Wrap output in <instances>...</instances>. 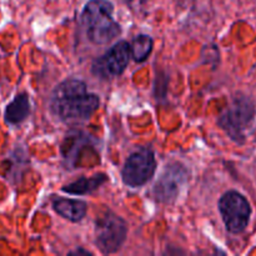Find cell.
<instances>
[{
  "label": "cell",
  "instance_id": "obj_2",
  "mask_svg": "<svg viewBox=\"0 0 256 256\" xmlns=\"http://www.w3.org/2000/svg\"><path fill=\"white\" fill-rule=\"evenodd\" d=\"M112 2L108 0H90L82 12V22L90 42L104 45L120 34V25L112 18Z\"/></svg>",
  "mask_w": 256,
  "mask_h": 256
},
{
  "label": "cell",
  "instance_id": "obj_4",
  "mask_svg": "<svg viewBox=\"0 0 256 256\" xmlns=\"http://www.w3.org/2000/svg\"><path fill=\"white\" fill-rule=\"evenodd\" d=\"M128 228L124 220L118 215L108 212L100 216L95 224V240L105 254L118 252L126 239Z\"/></svg>",
  "mask_w": 256,
  "mask_h": 256
},
{
  "label": "cell",
  "instance_id": "obj_7",
  "mask_svg": "<svg viewBox=\"0 0 256 256\" xmlns=\"http://www.w3.org/2000/svg\"><path fill=\"white\" fill-rule=\"evenodd\" d=\"M130 56V45L126 42H119L110 48L102 58L95 60L92 72L95 75L105 79L119 76L128 66Z\"/></svg>",
  "mask_w": 256,
  "mask_h": 256
},
{
  "label": "cell",
  "instance_id": "obj_8",
  "mask_svg": "<svg viewBox=\"0 0 256 256\" xmlns=\"http://www.w3.org/2000/svg\"><path fill=\"white\" fill-rule=\"evenodd\" d=\"M188 180V170L182 164H172L165 169L154 186V196L160 202H172L176 199Z\"/></svg>",
  "mask_w": 256,
  "mask_h": 256
},
{
  "label": "cell",
  "instance_id": "obj_12",
  "mask_svg": "<svg viewBox=\"0 0 256 256\" xmlns=\"http://www.w3.org/2000/svg\"><path fill=\"white\" fill-rule=\"evenodd\" d=\"M152 50V40L148 35H140L132 40L130 45V52L135 62H144L148 59Z\"/></svg>",
  "mask_w": 256,
  "mask_h": 256
},
{
  "label": "cell",
  "instance_id": "obj_1",
  "mask_svg": "<svg viewBox=\"0 0 256 256\" xmlns=\"http://www.w3.org/2000/svg\"><path fill=\"white\" fill-rule=\"evenodd\" d=\"M52 112L65 122H82L99 108L98 95L88 92L86 85L78 79H68L55 88L50 99Z\"/></svg>",
  "mask_w": 256,
  "mask_h": 256
},
{
  "label": "cell",
  "instance_id": "obj_6",
  "mask_svg": "<svg viewBox=\"0 0 256 256\" xmlns=\"http://www.w3.org/2000/svg\"><path fill=\"white\" fill-rule=\"evenodd\" d=\"M156 162L149 149H140L132 154L122 169V180L132 188L142 186L149 182L155 172Z\"/></svg>",
  "mask_w": 256,
  "mask_h": 256
},
{
  "label": "cell",
  "instance_id": "obj_9",
  "mask_svg": "<svg viewBox=\"0 0 256 256\" xmlns=\"http://www.w3.org/2000/svg\"><path fill=\"white\" fill-rule=\"evenodd\" d=\"M52 206L58 214L70 222H80L86 214V204L80 200L58 198L52 202Z\"/></svg>",
  "mask_w": 256,
  "mask_h": 256
},
{
  "label": "cell",
  "instance_id": "obj_11",
  "mask_svg": "<svg viewBox=\"0 0 256 256\" xmlns=\"http://www.w3.org/2000/svg\"><path fill=\"white\" fill-rule=\"evenodd\" d=\"M105 182H106V178H105L104 175H95L94 178H90V179L82 178V179L78 180V182L62 188V190L66 192H70V194L82 195L94 192V190H96L100 185L104 184Z\"/></svg>",
  "mask_w": 256,
  "mask_h": 256
},
{
  "label": "cell",
  "instance_id": "obj_3",
  "mask_svg": "<svg viewBox=\"0 0 256 256\" xmlns=\"http://www.w3.org/2000/svg\"><path fill=\"white\" fill-rule=\"evenodd\" d=\"M255 116V106L248 98L240 96L226 108L219 118V125L236 142L245 139V130Z\"/></svg>",
  "mask_w": 256,
  "mask_h": 256
},
{
  "label": "cell",
  "instance_id": "obj_5",
  "mask_svg": "<svg viewBox=\"0 0 256 256\" xmlns=\"http://www.w3.org/2000/svg\"><path fill=\"white\" fill-rule=\"evenodd\" d=\"M220 214L225 226L232 234L244 232L250 220L252 209L248 200L238 192H228L219 202Z\"/></svg>",
  "mask_w": 256,
  "mask_h": 256
},
{
  "label": "cell",
  "instance_id": "obj_10",
  "mask_svg": "<svg viewBox=\"0 0 256 256\" xmlns=\"http://www.w3.org/2000/svg\"><path fill=\"white\" fill-rule=\"evenodd\" d=\"M30 112V102L26 94H20L10 102L5 110V120L9 124H20Z\"/></svg>",
  "mask_w": 256,
  "mask_h": 256
}]
</instances>
